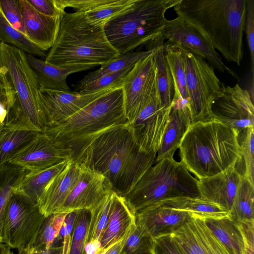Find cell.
Listing matches in <instances>:
<instances>
[{"instance_id": "38", "label": "cell", "mask_w": 254, "mask_h": 254, "mask_svg": "<svg viewBox=\"0 0 254 254\" xmlns=\"http://www.w3.org/2000/svg\"><path fill=\"white\" fill-rule=\"evenodd\" d=\"M155 242L136 223V226L126 238L121 254H153Z\"/></svg>"}, {"instance_id": "2", "label": "cell", "mask_w": 254, "mask_h": 254, "mask_svg": "<svg viewBox=\"0 0 254 254\" xmlns=\"http://www.w3.org/2000/svg\"><path fill=\"white\" fill-rule=\"evenodd\" d=\"M247 0H180L178 17L191 24L228 61L240 65L243 56Z\"/></svg>"}, {"instance_id": "33", "label": "cell", "mask_w": 254, "mask_h": 254, "mask_svg": "<svg viewBox=\"0 0 254 254\" xmlns=\"http://www.w3.org/2000/svg\"><path fill=\"white\" fill-rule=\"evenodd\" d=\"M204 220L210 231L231 254H243L244 245L242 235L229 218Z\"/></svg>"}, {"instance_id": "29", "label": "cell", "mask_w": 254, "mask_h": 254, "mask_svg": "<svg viewBox=\"0 0 254 254\" xmlns=\"http://www.w3.org/2000/svg\"><path fill=\"white\" fill-rule=\"evenodd\" d=\"M177 209L189 212L191 217L203 220L230 218L229 210L199 196H182L162 200Z\"/></svg>"}, {"instance_id": "12", "label": "cell", "mask_w": 254, "mask_h": 254, "mask_svg": "<svg viewBox=\"0 0 254 254\" xmlns=\"http://www.w3.org/2000/svg\"><path fill=\"white\" fill-rule=\"evenodd\" d=\"M171 106H163L157 84L146 105L133 122L128 124L140 150L157 154L167 126Z\"/></svg>"}, {"instance_id": "7", "label": "cell", "mask_w": 254, "mask_h": 254, "mask_svg": "<svg viewBox=\"0 0 254 254\" xmlns=\"http://www.w3.org/2000/svg\"><path fill=\"white\" fill-rule=\"evenodd\" d=\"M198 181L181 161L166 158L155 163L124 196L136 213L167 199L199 196Z\"/></svg>"}, {"instance_id": "32", "label": "cell", "mask_w": 254, "mask_h": 254, "mask_svg": "<svg viewBox=\"0 0 254 254\" xmlns=\"http://www.w3.org/2000/svg\"><path fill=\"white\" fill-rule=\"evenodd\" d=\"M153 53V50L137 52H128L119 55L108 63L101 65L98 69L89 72L84 78L72 85L76 92L82 86L91 83L100 77L118 72L147 57Z\"/></svg>"}, {"instance_id": "21", "label": "cell", "mask_w": 254, "mask_h": 254, "mask_svg": "<svg viewBox=\"0 0 254 254\" xmlns=\"http://www.w3.org/2000/svg\"><path fill=\"white\" fill-rule=\"evenodd\" d=\"M242 176L236 164L219 174L198 180L199 196L230 211Z\"/></svg>"}, {"instance_id": "24", "label": "cell", "mask_w": 254, "mask_h": 254, "mask_svg": "<svg viewBox=\"0 0 254 254\" xmlns=\"http://www.w3.org/2000/svg\"><path fill=\"white\" fill-rule=\"evenodd\" d=\"M26 56L35 74L40 89L69 91L70 88L66 82L68 75L95 67L90 65L60 67L39 59L33 55L26 54Z\"/></svg>"}, {"instance_id": "52", "label": "cell", "mask_w": 254, "mask_h": 254, "mask_svg": "<svg viewBox=\"0 0 254 254\" xmlns=\"http://www.w3.org/2000/svg\"><path fill=\"white\" fill-rule=\"evenodd\" d=\"M7 246L0 243V254H5Z\"/></svg>"}, {"instance_id": "35", "label": "cell", "mask_w": 254, "mask_h": 254, "mask_svg": "<svg viewBox=\"0 0 254 254\" xmlns=\"http://www.w3.org/2000/svg\"><path fill=\"white\" fill-rule=\"evenodd\" d=\"M113 193V190L109 191L89 210L90 218L86 243L95 240L100 241L107 225Z\"/></svg>"}, {"instance_id": "10", "label": "cell", "mask_w": 254, "mask_h": 254, "mask_svg": "<svg viewBox=\"0 0 254 254\" xmlns=\"http://www.w3.org/2000/svg\"><path fill=\"white\" fill-rule=\"evenodd\" d=\"M45 218L37 203L13 193L5 211L2 243L17 250L34 246Z\"/></svg>"}, {"instance_id": "25", "label": "cell", "mask_w": 254, "mask_h": 254, "mask_svg": "<svg viewBox=\"0 0 254 254\" xmlns=\"http://www.w3.org/2000/svg\"><path fill=\"white\" fill-rule=\"evenodd\" d=\"M39 132L18 117L9 119L0 134V167Z\"/></svg>"}, {"instance_id": "41", "label": "cell", "mask_w": 254, "mask_h": 254, "mask_svg": "<svg viewBox=\"0 0 254 254\" xmlns=\"http://www.w3.org/2000/svg\"><path fill=\"white\" fill-rule=\"evenodd\" d=\"M90 218L89 211H78L71 236L69 254H82L86 244Z\"/></svg>"}, {"instance_id": "47", "label": "cell", "mask_w": 254, "mask_h": 254, "mask_svg": "<svg viewBox=\"0 0 254 254\" xmlns=\"http://www.w3.org/2000/svg\"><path fill=\"white\" fill-rule=\"evenodd\" d=\"M235 224L242 236V254H254V220Z\"/></svg>"}, {"instance_id": "26", "label": "cell", "mask_w": 254, "mask_h": 254, "mask_svg": "<svg viewBox=\"0 0 254 254\" xmlns=\"http://www.w3.org/2000/svg\"><path fill=\"white\" fill-rule=\"evenodd\" d=\"M191 123L189 112L171 107L169 122L157 153L156 163L164 158H173Z\"/></svg>"}, {"instance_id": "27", "label": "cell", "mask_w": 254, "mask_h": 254, "mask_svg": "<svg viewBox=\"0 0 254 254\" xmlns=\"http://www.w3.org/2000/svg\"><path fill=\"white\" fill-rule=\"evenodd\" d=\"M164 42V40L160 35L145 45L146 51L153 50L158 91L163 106L168 108L171 106L175 92L173 79L165 57Z\"/></svg>"}, {"instance_id": "45", "label": "cell", "mask_w": 254, "mask_h": 254, "mask_svg": "<svg viewBox=\"0 0 254 254\" xmlns=\"http://www.w3.org/2000/svg\"><path fill=\"white\" fill-rule=\"evenodd\" d=\"M247 35V40L249 46L252 79L254 74V0H247L246 13L245 23V29Z\"/></svg>"}, {"instance_id": "42", "label": "cell", "mask_w": 254, "mask_h": 254, "mask_svg": "<svg viewBox=\"0 0 254 254\" xmlns=\"http://www.w3.org/2000/svg\"><path fill=\"white\" fill-rule=\"evenodd\" d=\"M241 134L239 140L242 158L245 164V171L243 176L252 184L254 183V127L246 128Z\"/></svg>"}, {"instance_id": "39", "label": "cell", "mask_w": 254, "mask_h": 254, "mask_svg": "<svg viewBox=\"0 0 254 254\" xmlns=\"http://www.w3.org/2000/svg\"><path fill=\"white\" fill-rule=\"evenodd\" d=\"M68 213H57L46 217L39 231L34 246L54 247Z\"/></svg>"}, {"instance_id": "34", "label": "cell", "mask_w": 254, "mask_h": 254, "mask_svg": "<svg viewBox=\"0 0 254 254\" xmlns=\"http://www.w3.org/2000/svg\"><path fill=\"white\" fill-rule=\"evenodd\" d=\"M26 171L9 163L0 167V243H2L3 221L7 204Z\"/></svg>"}, {"instance_id": "46", "label": "cell", "mask_w": 254, "mask_h": 254, "mask_svg": "<svg viewBox=\"0 0 254 254\" xmlns=\"http://www.w3.org/2000/svg\"><path fill=\"white\" fill-rule=\"evenodd\" d=\"M38 12L47 16H63L65 12L58 4L57 0H27Z\"/></svg>"}, {"instance_id": "19", "label": "cell", "mask_w": 254, "mask_h": 254, "mask_svg": "<svg viewBox=\"0 0 254 254\" xmlns=\"http://www.w3.org/2000/svg\"><path fill=\"white\" fill-rule=\"evenodd\" d=\"M83 170L82 165L71 159L64 169L45 188L37 204L45 217L59 213Z\"/></svg>"}, {"instance_id": "23", "label": "cell", "mask_w": 254, "mask_h": 254, "mask_svg": "<svg viewBox=\"0 0 254 254\" xmlns=\"http://www.w3.org/2000/svg\"><path fill=\"white\" fill-rule=\"evenodd\" d=\"M136 0H57L61 7H72L83 12L92 25L105 24L129 8Z\"/></svg>"}, {"instance_id": "28", "label": "cell", "mask_w": 254, "mask_h": 254, "mask_svg": "<svg viewBox=\"0 0 254 254\" xmlns=\"http://www.w3.org/2000/svg\"><path fill=\"white\" fill-rule=\"evenodd\" d=\"M71 159L45 169L26 171L15 188L13 193L23 196L37 203L48 184L64 169Z\"/></svg>"}, {"instance_id": "54", "label": "cell", "mask_w": 254, "mask_h": 254, "mask_svg": "<svg viewBox=\"0 0 254 254\" xmlns=\"http://www.w3.org/2000/svg\"><path fill=\"white\" fill-rule=\"evenodd\" d=\"M1 41L0 40V44H1Z\"/></svg>"}, {"instance_id": "50", "label": "cell", "mask_w": 254, "mask_h": 254, "mask_svg": "<svg viewBox=\"0 0 254 254\" xmlns=\"http://www.w3.org/2000/svg\"><path fill=\"white\" fill-rule=\"evenodd\" d=\"M63 247H52L47 248L44 246H31L18 250L17 254H62Z\"/></svg>"}, {"instance_id": "43", "label": "cell", "mask_w": 254, "mask_h": 254, "mask_svg": "<svg viewBox=\"0 0 254 254\" xmlns=\"http://www.w3.org/2000/svg\"><path fill=\"white\" fill-rule=\"evenodd\" d=\"M196 218L203 243V248L200 254H231L228 249L210 231L205 221Z\"/></svg>"}, {"instance_id": "11", "label": "cell", "mask_w": 254, "mask_h": 254, "mask_svg": "<svg viewBox=\"0 0 254 254\" xmlns=\"http://www.w3.org/2000/svg\"><path fill=\"white\" fill-rule=\"evenodd\" d=\"M161 37L168 44L200 56L221 72H227L240 80L238 74L222 61L205 36L196 27L179 17L167 20Z\"/></svg>"}, {"instance_id": "53", "label": "cell", "mask_w": 254, "mask_h": 254, "mask_svg": "<svg viewBox=\"0 0 254 254\" xmlns=\"http://www.w3.org/2000/svg\"><path fill=\"white\" fill-rule=\"evenodd\" d=\"M10 249L9 247L7 246L5 254H13V252Z\"/></svg>"}, {"instance_id": "17", "label": "cell", "mask_w": 254, "mask_h": 254, "mask_svg": "<svg viewBox=\"0 0 254 254\" xmlns=\"http://www.w3.org/2000/svg\"><path fill=\"white\" fill-rule=\"evenodd\" d=\"M82 167L77 182L59 213L89 210L112 190L109 182L102 174Z\"/></svg>"}, {"instance_id": "36", "label": "cell", "mask_w": 254, "mask_h": 254, "mask_svg": "<svg viewBox=\"0 0 254 254\" xmlns=\"http://www.w3.org/2000/svg\"><path fill=\"white\" fill-rule=\"evenodd\" d=\"M0 40L13 46L27 54L46 57L45 52L39 49L26 37L14 28L6 20L0 9Z\"/></svg>"}, {"instance_id": "15", "label": "cell", "mask_w": 254, "mask_h": 254, "mask_svg": "<svg viewBox=\"0 0 254 254\" xmlns=\"http://www.w3.org/2000/svg\"><path fill=\"white\" fill-rule=\"evenodd\" d=\"M156 84L152 53L136 62L123 79L121 87L128 124L133 122L145 107Z\"/></svg>"}, {"instance_id": "40", "label": "cell", "mask_w": 254, "mask_h": 254, "mask_svg": "<svg viewBox=\"0 0 254 254\" xmlns=\"http://www.w3.org/2000/svg\"><path fill=\"white\" fill-rule=\"evenodd\" d=\"M134 64L118 72L103 75L82 86L76 92L90 94L103 90L121 87L124 77L132 68Z\"/></svg>"}, {"instance_id": "18", "label": "cell", "mask_w": 254, "mask_h": 254, "mask_svg": "<svg viewBox=\"0 0 254 254\" xmlns=\"http://www.w3.org/2000/svg\"><path fill=\"white\" fill-rule=\"evenodd\" d=\"M112 89L90 94L70 90L39 89L40 95L49 118L47 127L60 124Z\"/></svg>"}, {"instance_id": "13", "label": "cell", "mask_w": 254, "mask_h": 254, "mask_svg": "<svg viewBox=\"0 0 254 254\" xmlns=\"http://www.w3.org/2000/svg\"><path fill=\"white\" fill-rule=\"evenodd\" d=\"M213 119L236 130L239 134L247 128L254 127V94L222 83L221 91L211 107Z\"/></svg>"}, {"instance_id": "4", "label": "cell", "mask_w": 254, "mask_h": 254, "mask_svg": "<svg viewBox=\"0 0 254 254\" xmlns=\"http://www.w3.org/2000/svg\"><path fill=\"white\" fill-rule=\"evenodd\" d=\"M119 55L108 41L104 25L91 24L79 11L65 12L45 61L60 67L106 64Z\"/></svg>"}, {"instance_id": "5", "label": "cell", "mask_w": 254, "mask_h": 254, "mask_svg": "<svg viewBox=\"0 0 254 254\" xmlns=\"http://www.w3.org/2000/svg\"><path fill=\"white\" fill-rule=\"evenodd\" d=\"M180 0H136L104 25L107 38L119 55L151 42L161 34L167 10Z\"/></svg>"}, {"instance_id": "1", "label": "cell", "mask_w": 254, "mask_h": 254, "mask_svg": "<svg viewBox=\"0 0 254 254\" xmlns=\"http://www.w3.org/2000/svg\"><path fill=\"white\" fill-rule=\"evenodd\" d=\"M72 160L102 174L124 196L156 163L157 154L141 151L127 123L113 126L73 149Z\"/></svg>"}, {"instance_id": "8", "label": "cell", "mask_w": 254, "mask_h": 254, "mask_svg": "<svg viewBox=\"0 0 254 254\" xmlns=\"http://www.w3.org/2000/svg\"><path fill=\"white\" fill-rule=\"evenodd\" d=\"M0 67L5 70L16 91L23 121L37 131L42 132L49 126V118L40 95L36 77L26 53L1 42Z\"/></svg>"}, {"instance_id": "49", "label": "cell", "mask_w": 254, "mask_h": 254, "mask_svg": "<svg viewBox=\"0 0 254 254\" xmlns=\"http://www.w3.org/2000/svg\"><path fill=\"white\" fill-rule=\"evenodd\" d=\"M155 249L161 254H186L170 235L159 238L155 242Z\"/></svg>"}, {"instance_id": "16", "label": "cell", "mask_w": 254, "mask_h": 254, "mask_svg": "<svg viewBox=\"0 0 254 254\" xmlns=\"http://www.w3.org/2000/svg\"><path fill=\"white\" fill-rule=\"evenodd\" d=\"M136 223L155 242L169 235L191 218L187 211L159 201L135 213Z\"/></svg>"}, {"instance_id": "30", "label": "cell", "mask_w": 254, "mask_h": 254, "mask_svg": "<svg viewBox=\"0 0 254 254\" xmlns=\"http://www.w3.org/2000/svg\"><path fill=\"white\" fill-rule=\"evenodd\" d=\"M254 185L242 176L229 211L235 224L254 220Z\"/></svg>"}, {"instance_id": "6", "label": "cell", "mask_w": 254, "mask_h": 254, "mask_svg": "<svg viewBox=\"0 0 254 254\" xmlns=\"http://www.w3.org/2000/svg\"><path fill=\"white\" fill-rule=\"evenodd\" d=\"M127 123L122 87L113 88L60 124L42 132L72 150L95 135Z\"/></svg>"}, {"instance_id": "51", "label": "cell", "mask_w": 254, "mask_h": 254, "mask_svg": "<svg viewBox=\"0 0 254 254\" xmlns=\"http://www.w3.org/2000/svg\"><path fill=\"white\" fill-rule=\"evenodd\" d=\"M125 239L126 238L116 243L107 251L106 254H121Z\"/></svg>"}, {"instance_id": "22", "label": "cell", "mask_w": 254, "mask_h": 254, "mask_svg": "<svg viewBox=\"0 0 254 254\" xmlns=\"http://www.w3.org/2000/svg\"><path fill=\"white\" fill-rule=\"evenodd\" d=\"M136 226L135 213L126 198L113 191L107 226L101 237V248L106 249L126 238Z\"/></svg>"}, {"instance_id": "9", "label": "cell", "mask_w": 254, "mask_h": 254, "mask_svg": "<svg viewBox=\"0 0 254 254\" xmlns=\"http://www.w3.org/2000/svg\"><path fill=\"white\" fill-rule=\"evenodd\" d=\"M183 51L191 123L212 120L211 107L222 82L203 58Z\"/></svg>"}, {"instance_id": "48", "label": "cell", "mask_w": 254, "mask_h": 254, "mask_svg": "<svg viewBox=\"0 0 254 254\" xmlns=\"http://www.w3.org/2000/svg\"><path fill=\"white\" fill-rule=\"evenodd\" d=\"M78 211L79 210L74 211L68 213L64 220L63 225L59 234V236L62 234V237L63 238V250L62 254H69L71 239V234L73 229L74 225Z\"/></svg>"}, {"instance_id": "55", "label": "cell", "mask_w": 254, "mask_h": 254, "mask_svg": "<svg viewBox=\"0 0 254 254\" xmlns=\"http://www.w3.org/2000/svg\"><path fill=\"white\" fill-rule=\"evenodd\" d=\"M153 254H158V252L156 251H154V252L153 253Z\"/></svg>"}, {"instance_id": "3", "label": "cell", "mask_w": 254, "mask_h": 254, "mask_svg": "<svg viewBox=\"0 0 254 254\" xmlns=\"http://www.w3.org/2000/svg\"><path fill=\"white\" fill-rule=\"evenodd\" d=\"M238 136L215 119L191 123L179 147L181 161L198 180L219 174L242 160Z\"/></svg>"}, {"instance_id": "20", "label": "cell", "mask_w": 254, "mask_h": 254, "mask_svg": "<svg viewBox=\"0 0 254 254\" xmlns=\"http://www.w3.org/2000/svg\"><path fill=\"white\" fill-rule=\"evenodd\" d=\"M25 36L41 51L51 49L57 38L63 16L52 17L37 11L27 1L19 0Z\"/></svg>"}, {"instance_id": "14", "label": "cell", "mask_w": 254, "mask_h": 254, "mask_svg": "<svg viewBox=\"0 0 254 254\" xmlns=\"http://www.w3.org/2000/svg\"><path fill=\"white\" fill-rule=\"evenodd\" d=\"M73 150L43 132L18 150L7 163L27 171H39L72 158Z\"/></svg>"}, {"instance_id": "31", "label": "cell", "mask_w": 254, "mask_h": 254, "mask_svg": "<svg viewBox=\"0 0 254 254\" xmlns=\"http://www.w3.org/2000/svg\"><path fill=\"white\" fill-rule=\"evenodd\" d=\"M164 51L174 83V97L181 99L189 109L183 51L167 43L164 44Z\"/></svg>"}, {"instance_id": "44", "label": "cell", "mask_w": 254, "mask_h": 254, "mask_svg": "<svg viewBox=\"0 0 254 254\" xmlns=\"http://www.w3.org/2000/svg\"><path fill=\"white\" fill-rule=\"evenodd\" d=\"M0 9L8 23L25 35L19 0H0Z\"/></svg>"}, {"instance_id": "37", "label": "cell", "mask_w": 254, "mask_h": 254, "mask_svg": "<svg viewBox=\"0 0 254 254\" xmlns=\"http://www.w3.org/2000/svg\"><path fill=\"white\" fill-rule=\"evenodd\" d=\"M16 91L2 67H0V134L8 121L10 115L18 104Z\"/></svg>"}]
</instances>
